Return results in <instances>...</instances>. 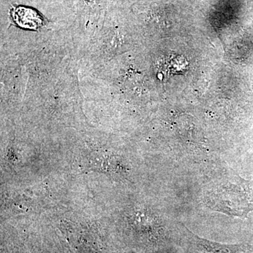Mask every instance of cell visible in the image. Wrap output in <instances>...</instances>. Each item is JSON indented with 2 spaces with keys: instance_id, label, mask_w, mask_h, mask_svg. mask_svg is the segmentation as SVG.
Wrapping results in <instances>:
<instances>
[{
  "instance_id": "6da1fadb",
  "label": "cell",
  "mask_w": 253,
  "mask_h": 253,
  "mask_svg": "<svg viewBox=\"0 0 253 253\" xmlns=\"http://www.w3.org/2000/svg\"><path fill=\"white\" fill-rule=\"evenodd\" d=\"M234 180L211 189L206 194V206L229 215L246 217L253 211V181L241 177Z\"/></svg>"
},
{
  "instance_id": "7a4b0ae2",
  "label": "cell",
  "mask_w": 253,
  "mask_h": 253,
  "mask_svg": "<svg viewBox=\"0 0 253 253\" xmlns=\"http://www.w3.org/2000/svg\"><path fill=\"white\" fill-rule=\"evenodd\" d=\"M196 244L205 253H246L241 246H230L212 242L195 236Z\"/></svg>"
},
{
  "instance_id": "3957f363",
  "label": "cell",
  "mask_w": 253,
  "mask_h": 253,
  "mask_svg": "<svg viewBox=\"0 0 253 253\" xmlns=\"http://www.w3.org/2000/svg\"><path fill=\"white\" fill-rule=\"evenodd\" d=\"M14 18L21 27L37 28L42 23V19L34 10L26 7H18L15 10Z\"/></svg>"
}]
</instances>
